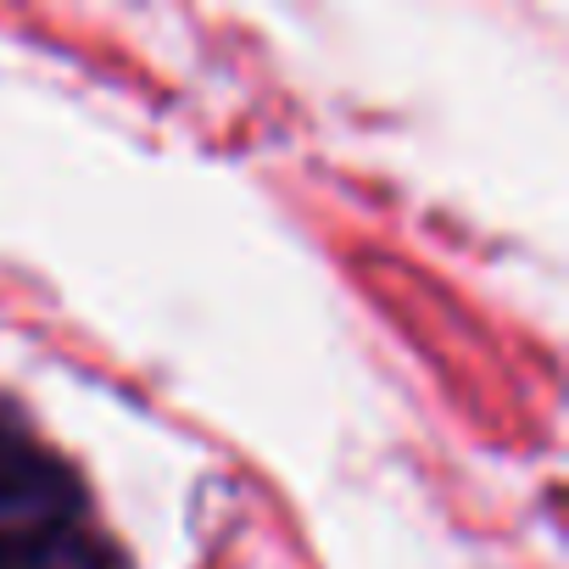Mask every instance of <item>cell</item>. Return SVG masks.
Here are the masks:
<instances>
[{"label": "cell", "instance_id": "cell-1", "mask_svg": "<svg viewBox=\"0 0 569 569\" xmlns=\"http://www.w3.org/2000/svg\"><path fill=\"white\" fill-rule=\"evenodd\" d=\"M79 519L73 475L0 419V569L46 558Z\"/></svg>", "mask_w": 569, "mask_h": 569}]
</instances>
